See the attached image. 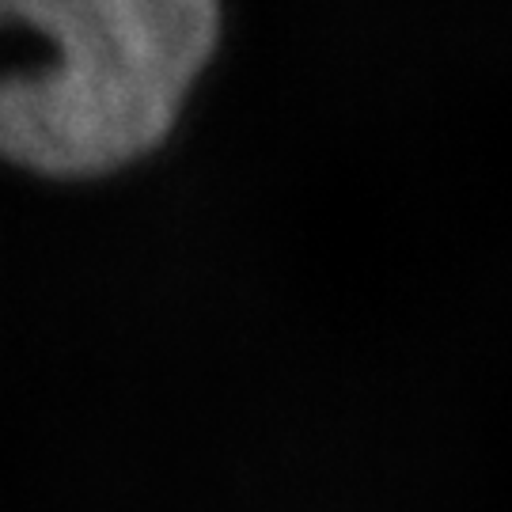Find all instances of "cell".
Returning <instances> with one entry per match:
<instances>
[{"label":"cell","mask_w":512,"mask_h":512,"mask_svg":"<svg viewBox=\"0 0 512 512\" xmlns=\"http://www.w3.org/2000/svg\"><path fill=\"white\" fill-rule=\"evenodd\" d=\"M57 42V65L0 80V156L42 175H95L164 141L217 46L209 0L0 4Z\"/></svg>","instance_id":"6da1fadb"}]
</instances>
